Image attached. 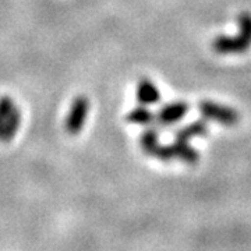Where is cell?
<instances>
[{"label": "cell", "instance_id": "cell-8", "mask_svg": "<svg viewBox=\"0 0 251 251\" xmlns=\"http://www.w3.org/2000/svg\"><path fill=\"white\" fill-rule=\"evenodd\" d=\"M140 147H141V150L147 155L156 158L162 147L158 131L155 128H152V127L147 128L143 134H141V137H140Z\"/></svg>", "mask_w": 251, "mask_h": 251}, {"label": "cell", "instance_id": "cell-4", "mask_svg": "<svg viewBox=\"0 0 251 251\" xmlns=\"http://www.w3.org/2000/svg\"><path fill=\"white\" fill-rule=\"evenodd\" d=\"M90 115V99L85 95L75 97L64 120V128L70 135H78Z\"/></svg>", "mask_w": 251, "mask_h": 251}, {"label": "cell", "instance_id": "cell-10", "mask_svg": "<svg viewBox=\"0 0 251 251\" xmlns=\"http://www.w3.org/2000/svg\"><path fill=\"white\" fill-rule=\"evenodd\" d=\"M126 120L130 123V125H137V126H151L156 120V115H153L151 110L145 108V106H137V108L131 109L127 116Z\"/></svg>", "mask_w": 251, "mask_h": 251}, {"label": "cell", "instance_id": "cell-7", "mask_svg": "<svg viewBox=\"0 0 251 251\" xmlns=\"http://www.w3.org/2000/svg\"><path fill=\"white\" fill-rule=\"evenodd\" d=\"M135 97L137 100L147 106V105H155L161 100V92L158 90V87L155 85V82L150 78H141L137 84V90H135Z\"/></svg>", "mask_w": 251, "mask_h": 251}, {"label": "cell", "instance_id": "cell-6", "mask_svg": "<svg viewBox=\"0 0 251 251\" xmlns=\"http://www.w3.org/2000/svg\"><path fill=\"white\" fill-rule=\"evenodd\" d=\"M188 103L184 100H176L163 105L156 113V122L162 126L176 125L187 115Z\"/></svg>", "mask_w": 251, "mask_h": 251}, {"label": "cell", "instance_id": "cell-3", "mask_svg": "<svg viewBox=\"0 0 251 251\" xmlns=\"http://www.w3.org/2000/svg\"><path fill=\"white\" fill-rule=\"evenodd\" d=\"M198 110L205 120L216 122V123L226 126V127L236 126L240 120V115L237 113V110L229 108L226 105H222V103H216L209 99L201 100L198 103Z\"/></svg>", "mask_w": 251, "mask_h": 251}, {"label": "cell", "instance_id": "cell-2", "mask_svg": "<svg viewBox=\"0 0 251 251\" xmlns=\"http://www.w3.org/2000/svg\"><path fill=\"white\" fill-rule=\"evenodd\" d=\"M23 113L16 100L9 97H0V143H10L21 127Z\"/></svg>", "mask_w": 251, "mask_h": 251}, {"label": "cell", "instance_id": "cell-1", "mask_svg": "<svg viewBox=\"0 0 251 251\" xmlns=\"http://www.w3.org/2000/svg\"><path fill=\"white\" fill-rule=\"evenodd\" d=\"M237 35H219L212 41V50L218 54H239L251 48V14L242 13L237 17Z\"/></svg>", "mask_w": 251, "mask_h": 251}, {"label": "cell", "instance_id": "cell-9", "mask_svg": "<svg viewBox=\"0 0 251 251\" xmlns=\"http://www.w3.org/2000/svg\"><path fill=\"white\" fill-rule=\"evenodd\" d=\"M206 133H208V125H206L205 120H197V122H193V123H190V125L184 126L180 130H177L176 131V138L190 143L193 138L204 137V135H206Z\"/></svg>", "mask_w": 251, "mask_h": 251}, {"label": "cell", "instance_id": "cell-5", "mask_svg": "<svg viewBox=\"0 0 251 251\" xmlns=\"http://www.w3.org/2000/svg\"><path fill=\"white\" fill-rule=\"evenodd\" d=\"M156 159H161L163 162L179 159L186 163H197L200 159V153L196 148L190 145V143L176 138L172 144H162Z\"/></svg>", "mask_w": 251, "mask_h": 251}]
</instances>
